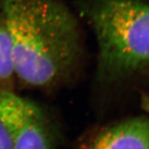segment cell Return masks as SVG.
Instances as JSON below:
<instances>
[{"label": "cell", "mask_w": 149, "mask_h": 149, "mask_svg": "<svg viewBox=\"0 0 149 149\" xmlns=\"http://www.w3.org/2000/svg\"><path fill=\"white\" fill-rule=\"evenodd\" d=\"M0 149H11L10 139L1 122H0Z\"/></svg>", "instance_id": "6"}, {"label": "cell", "mask_w": 149, "mask_h": 149, "mask_svg": "<svg viewBox=\"0 0 149 149\" xmlns=\"http://www.w3.org/2000/svg\"><path fill=\"white\" fill-rule=\"evenodd\" d=\"M142 1H146V2H149V0H142Z\"/></svg>", "instance_id": "8"}, {"label": "cell", "mask_w": 149, "mask_h": 149, "mask_svg": "<svg viewBox=\"0 0 149 149\" xmlns=\"http://www.w3.org/2000/svg\"><path fill=\"white\" fill-rule=\"evenodd\" d=\"M9 32L15 77L46 88L64 79L80 52L78 24L61 0H0Z\"/></svg>", "instance_id": "1"}, {"label": "cell", "mask_w": 149, "mask_h": 149, "mask_svg": "<svg viewBox=\"0 0 149 149\" xmlns=\"http://www.w3.org/2000/svg\"><path fill=\"white\" fill-rule=\"evenodd\" d=\"M0 122L11 149H57L60 133L46 112L11 89H0Z\"/></svg>", "instance_id": "3"}, {"label": "cell", "mask_w": 149, "mask_h": 149, "mask_svg": "<svg viewBox=\"0 0 149 149\" xmlns=\"http://www.w3.org/2000/svg\"><path fill=\"white\" fill-rule=\"evenodd\" d=\"M141 106L144 111L149 113V94H145L141 98Z\"/></svg>", "instance_id": "7"}, {"label": "cell", "mask_w": 149, "mask_h": 149, "mask_svg": "<svg viewBox=\"0 0 149 149\" xmlns=\"http://www.w3.org/2000/svg\"><path fill=\"white\" fill-rule=\"evenodd\" d=\"M79 149H149V118L132 117L111 125Z\"/></svg>", "instance_id": "4"}, {"label": "cell", "mask_w": 149, "mask_h": 149, "mask_svg": "<svg viewBox=\"0 0 149 149\" xmlns=\"http://www.w3.org/2000/svg\"><path fill=\"white\" fill-rule=\"evenodd\" d=\"M15 72L9 32L0 11V89H11Z\"/></svg>", "instance_id": "5"}, {"label": "cell", "mask_w": 149, "mask_h": 149, "mask_svg": "<svg viewBox=\"0 0 149 149\" xmlns=\"http://www.w3.org/2000/svg\"><path fill=\"white\" fill-rule=\"evenodd\" d=\"M98 45L97 76L113 83L149 65V2L85 0Z\"/></svg>", "instance_id": "2"}]
</instances>
